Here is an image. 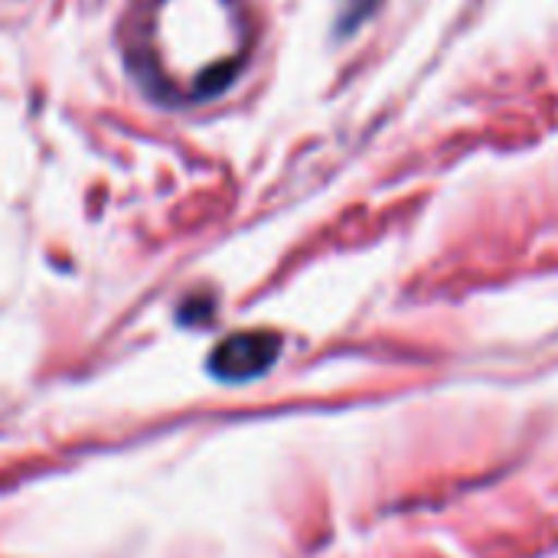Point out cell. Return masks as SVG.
Listing matches in <instances>:
<instances>
[{
    "mask_svg": "<svg viewBox=\"0 0 558 558\" xmlns=\"http://www.w3.org/2000/svg\"><path fill=\"white\" fill-rule=\"evenodd\" d=\"M278 347H281L278 337L265 333V330L235 333L216 347L213 373L226 383H248V379L268 373V366L278 360Z\"/></svg>",
    "mask_w": 558,
    "mask_h": 558,
    "instance_id": "7a4b0ae2",
    "label": "cell"
},
{
    "mask_svg": "<svg viewBox=\"0 0 558 558\" xmlns=\"http://www.w3.org/2000/svg\"><path fill=\"white\" fill-rule=\"evenodd\" d=\"M199 33H252L239 0H150L134 20V69L154 92L173 98L186 43Z\"/></svg>",
    "mask_w": 558,
    "mask_h": 558,
    "instance_id": "6da1fadb",
    "label": "cell"
}]
</instances>
